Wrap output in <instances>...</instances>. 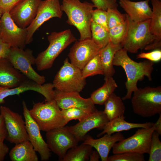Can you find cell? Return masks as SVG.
I'll list each match as a JSON object with an SVG mask.
<instances>
[{
	"label": "cell",
	"instance_id": "cell-18",
	"mask_svg": "<svg viewBox=\"0 0 161 161\" xmlns=\"http://www.w3.org/2000/svg\"><path fill=\"white\" fill-rule=\"evenodd\" d=\"M41 1L22 0L9 13L18 26L21 28H27L35 18Z\"/></svg>",
	"mask_w": 161,
	"mask_h": 161
},
{
	"label": "cell",
	"instance_id": "cell-37",
	"mask_svg": "<svg viewBox=\"0 0 161 161\" xmlns=\"http://www.w3.org/2000/svg\"><path fill=\"white\" fill-rule=\"evenodd\" d=\"M92 21L103 26L109 31L106 11L99 9L93 10L92 13Z\"/></svg>",
	"mask_w": 161,
	"mask_h": 161
},
{
	"label": "cell",
	"instance_id": "cell-35",
	"mask_svg": "<svg viewBox=\"0 0 161 161\" xmlns=\"http://www.w3.org/2000/svg\"><path fill=\"white\" fill-rule=\"evenodd\" d=\"M144 154L134 152H125L108 157L107 161H144Z\"/></svg>",
	"mask_w": 161,
	"mask_h": 161
},
{
	"label": "cell",
	"instance_id": "cell-32",
	"mask_svg": "<svg viewBox=\"0 0 161 161\" xmlns=\"http://www.w3.org/2000/svg\"><path fill=\"white\" fill-rule=\"evenodd\" d=\"M81 70L82 77L84 79L97 75H103L99 54L89 61Z\"/></svg>",
	"mask_w": 161,
	"mask_h": 161
},
{
	"label": "cell",
	"instance_id": "cell-15",
	"mask_svg": "<svg viewBox=\"0 0 161 161\" xmlns=\"http://www.w3.org/2000/svg\"><path fill=\"white\" fill-rule=\"evenodd\" d=\"M101 49L92 38L77 40L70 48L68 56L70 63L82 70L89 61L99 54Z\"/></svg>",
	"mask_w": 161,
	"mask_h": 161
},
{
	"label": "cell",
	"instance_id": "cell-5",
	"mask_svg": "<svg viewBox=\"0 0 161 161\" xmlns=\"http://www.w3.org/2000/svg\"><path fill=\"white\" fill-rule=\"evenodd\" d=\"M29 112L40 130L47 132L67 124L61 109L54 99L34 103Z\"/></svg>",
	"mask_w": 161,
	"mask_h": 161
},
{
	"label": "cell",
	"instance_id": "cell-2",
	"mask_svg": "<svg viewBox=\"0 0 161 161\" xmlns=\"http://www.w3.org/2000/svg\"><path fill=\"white\" fill-rule=\"evenodd\" d=\"M62 10L67 16L66 23L75 27L80 34L79 40L91 38V25L94 5L87 1L63 0Z\"/></svg>",
	"mask_w": 161,
	"mask_h": 161
},
{
	"label": "cell",
	"instance_id": "cell-33",
	"mask_svg": "<svg viewBox=\"0 0 161 161\" xmlns=\"http://www.w3.org/2000/svg\"><path fill=\"white\" fill-rule=\"evenodd\" d=\"M96 111L77 108L61 109L62 114L67 124L70 120H75L80 121L88 115Z\"/></svg>",
	"mask_w": 161,
	"mask_h": 161
},
{
	"label": "cell",
	"instance_id": "cell-20",
	"mask_svg": "<svg viewBox=\"0 0 161 161\" xmlns=\"http://www.w3.org/2000/svg\"><path fill=\"white\" fill-rule=\"evenodd\" d=\"M124 138L123 135L120 132L115 133L112 135L105 134L103 136L97 139L86 134L83 143L95 148L99 153L101 161H107L109 151L114 144Z\"/></svg>",
	"mask_w": 161,
	"mask_h": 161
},
{
	"label": "cell",
	"instance_id": "cell-48",
	"mask_svg": "<svg viewBox=\"0 0 161 161\" xmlns=\"http://www.w3.org/2000/svg\"></svg>",
	"mask_w": 161,
	"mask_h": 161
},
{
	"label": "cell",
	"instance_id": "cell-16",
	"mask_svg": "<svg viewBox=\"0 0 161 161\" xmlns=\"http://www.w3.org/2000/svg\"><path fill=\"white\" fill-rule=\"evenodd\" d=\"M52 83L40 85L35 81L27 78L19 86L12 88L0 86V104L5 102L4 99L10 96L18 95L28 90L37 92L45 98V101L54 100V90Z\"/></svg>",
	"mask_w": 161,
	"mask_h": 161
},
{
	"label": "cell",
	"instance_id": "cell-38",
	"mask_svg": "<svg viewBox=\"0 0 161 161\" xmlns=\"http://www.w3.org/2000/svg\"><path fill=\"white\" fill-rule=\"evenodd\" d=\"M94 7L106 11L109 8L117 9L116 0H91Z\"/></svg>",
	"mask_w": 161,
	"mask_h": 161
},
{
	"label": "cell",
	"instance_id": "cell-9",
	"mask_svg": "<svg viewBox=\"0 0 161 161\" xmlns=\"http://www.w3.org/2000/svg\"><path fill=\"white\" fill-rule=\"evenodd\" d=\"M7 58L16 69L27 78L40 85L45 82V77L38 74L32 67L35 64V58L32 50L11 47Z\"/></svg>",
	"mask_w": 161,
	"mask_h": 161
},
{
	"label": "cell",
	"instance_id": "cell-22",
	"mask_svg": "<svg viewBox=\"0 0 161 161\" xmlns=\"http://www.w3.org/2000/svg\"><path fill=\"white\" fill-rule=\"evenodd\" d=\"M27 78L14 67L7 58H0V86L15 88Z\"/></svg>",
	"mask_w": 161,
	"mask_h": 161
},
{
	"label": "cell",
	"instance_id": "cell-27",
	"mask_svg": "<svg viewBox=\"0 0 161 161\" xmlns=\"http://www.w3.org/2000/svg\"><path fill=\"white\" fill-rule=\"evenodd\" d=\"M121 98L113 93L104 103L103 112L109 121L124 116L125 106Z\"/></svg>",
	"mask_w": 161,
	"mask_h": 161
},
{
	"label": "cell",
	"instance_id": "cell-19",
	"mask_svg": "<svg viewBox=\"0 0 161 161\" xmlns=\"http://www.w3.org/2000/svg\"><path fill=\"white\" fill-rule=\"evenodd\" d=\"M54 99L61 109L77 108L97 110L90 98H83L77 92H64L55 89Z\"/></svg>",
	"mask_w": 161,
	"mask_h": 161
},
{
	"label": "cell",
	"instance_id": "cell-12",
	"mask_svg": "<svg viewBox=\"0 0 161 161\" xmlns=\"http://www.w3.org/2000/svg\"><path fill=\"white\" fill-rule=\"evenodd\" d=\"M26 28L19 27L8 13H3L0 23V36L11 47L24 49L27 45Z\"/></svg>",
	"mask_w": 161,
	"mask_h": 161
},
{
	"label": "cell",
	"instance_id": "cell-44",
	"mask_svg": "<svg viewBox=\"0 0 161 161\" xmlns=\"http://www.w3.org/2000/svg\"><path fill=\"white\" fill-rule=\"evenodd\" d=\"M100 158V155L96 150H92L89 156L90 161H98Z\"/></svg>",
	"mask_w": 161,
	"mask_h": 161
},
{
	"label": "cell",
	"instance_id": "cell-30",
	"mask_svg": "<svg viewBox=\"0 0 161 161\" xmlns=\"http://www.w3.org/2000/svg\"><path fill=\"white\" fill-rule=\"evenodd\" d=\"M91 30L92 39L101 48L105 46L110 41L109 31L103 26L92 21Z\"/></svg>",
	"mask_w": 161,
	"mask_h": 161
},
{
	"label": "cell",
	"instance_id": "cell-25",
	"mask_svg": "<svg viewBox=\"0 0 161 161\" xmlns=\"http://www.w3.org/2000/svg\"><path fill=\"white\" fill-rule=\"evenodd\" d=\"M125 116L118 117L109 121L103 128V131L97 137H99L105 134H112L116 132L127 131L135 128H148L152 126L154 123L148 122L145 123H133L125 120Z\"/></svg>",
	"mask_w": 161,
	"mask_h": 161
},
{
	"label": "cell",
	"instance_id": "cell-41",
	"mask_svg": "<svg viewBox=\"0 0 161 161\" xmlns=\"http://www.w3.org/2000/svg\"><path fill=\"white\" fill-rule=\"evenodd\" d=\"M11 47L2 40L0 36V58H7Z\"/></svg>",
	"mask_w": 161,
	"mask_h": 161
},
{
	"label": "cell",
	"instance_id": "cell-34",
	"mask_svg": "<svg viewBox=\"0 0 161 161\" xmlns=\"http://www.w3.org/2000/svg\"><path fill=\"white\" fill-rule=\"evenodd\" d=\"M160 135L155 131L152 134L148 161H161V142L159 138Z\"/></svg>",
	"mask_w": 161,
	"mask_h": 161
},
{
	"label": "cell",
	"instance_id": "cell-24",
	"mask_svg": "<svg viewBox=\"0 0 161 161\" xmlns=\"http://www.w3.org/2000/svg\"><path fill=\"white\" fill-rule=\"evenodd\" d=\"M152 6V13L150 24V29L156 39L149 44L150 49L160 48L161 46V1L159 0H150Z\"/></svg>",
	"mask_w": 161,
	"mask_h": 161
},
{
	"label": "cell",
	"instance_id": "cell-17",
	"mask_svg": "<svg viewBox=\"0 0 161 161\" xmlns=\"http://www.w3.org/2000/svg\"><path fill=\"white\" fill-rule=\"evenodd\" d=\"M109 121L103 111H97L90 114L76 124L68 126L70 131L79 142L84 140L88 132L96 128L103 129Z\"/></svg>",
	"mask_w": 161,
	"mask_h": 161
},
{
	"label": "cell",
	"instance_id": "cell-43",
	"mask_svg": "<svg viewBox=\"0 0 161 161\" xmlns=\"http://www.w3.org/2000/svg\"><path fill=\"white\" fill-rule=\"evenodd\" d=\"M3 142L0 140V161L4 160L9 151V148Z\"/></svg>",
	"mask_w": 161,
	"mask_h": 161
},
{
	"label": "cell",
	"instance_id": "cell-7",
	"mask_svg": "<svg viewBox=\"0 0 161 161\" xmlns=\"http://www.w3.org/2000/svg\"><path fill=\"white\" fill-rule=\"evenodd\" d=\"M54 88L64 92H79L84 88L86 79L82 76V70L69 61L68 58L54 77L52 83Z\"/></svg>",
	"mask_w": 161,
	"mask_h": 161
},
{
	"label": "cell",
	"instance_id": "cell-8",
	"mask_svg": "<svg viewBox=\"0 0 161 161\" xmlns=\"http://www.w3.org/2000/svg\"><path fill=\"white\" fill-rule=\"evenodd\" d=\"M154 130V125L149 128H140L133 135L115 143L112 148L113 153L130 152L149 154L152 134Z\"/></svg>",
	"mask_w": 161,
	"mask_h": 161
},
{
	"label": "cell",
	"instance_id": "cell-3",
	"mask_svg": "<svg viewBox=\"0 0 161 161\" xmlns=\"http://www.w3.org/2000/svg\"><path fill=\"white\" fill-rule=\"evenodd\" d=\"M47 40L49 43V46L35 58V64L39 71L50 69L60 54L77 40L70 29L59 32H53L47 36Z\"/></svg>",
	"mask_w": 161,
	"mask_h": 161
},
{
	"label": "cell",
	"instance_id": "cell-21",
	"mask_svg": "<svg viewBox=\"0 0 161 161\" xmlns=\"http://www.w3.org/2000/svg\"><path fill=\"white\" fill-rule=\"evenodd\" d=\"M149 1L135 2L130 0H119V4L132 20L140 22L151 18L152 11L149 5Z\"/></svg>",
	"mask_w": 161,
	"mask_h": 161
},
{
	"label": "cell",
	"instance_id": "cell-40",
	"mask_svg": "<svg viewBox=\"0 0 161 161\" xmlns=\"http://www.w3.org/2000/svg\"><path fill=\"white\" fill-rule=\"evenodd\" d=\"M22 0H0V9L2 14L9 13Z\"/></svg>",
	"mask_w": 161,
	"mask_h": 161
},
{
	"label": "cell",
	"instance_id": "cell-6",
	"mask_svg": "<svg viewBox=\"0 0 161 161\" xmlns=\"http://www.w3.org/2000/svg\"><path fill=\"white\" fill-rule=\"evenodd\" d=\"M128 30L121 45L128 52L136 53L139 49H144L147 45L152 43L156 38L150 30L151 19L135 22L132 20L128 16Z\"/></svg>",
	"mask_w": 161,
	"mask_h": 161
},
{
	"label": "cell",
	"instance_id": "cell-46",
	"mask_svg": "<svg viewBox=\"0 0 161 161\" xmlns=\"http://www.w3.org/2000/svg\"><path fill=\"white\" fill-rule=\"evenodd\" d=\"M2 15V13L0 9V23L1 18V17Z\"/></svg>",
	"mask_w": 161,
	"mask_h": 161
},
{
	"label": "cell",
	"instance_id": "cell-23",
	"mask_svg": "<svg viewBox=\"0 0 161 161\" xmlns=\"http://www.w3.org/2000/svg\"><path fill=\"white\" fill-rule=\"evenodd\" d=\"M122 48L121 44H114L110 41L105 46L100 49L98 54L103 70L104 80L113 77L115 74V70L112 64L113 59L116 52Z\"/></svg>",
	"mask_w": 161,
	"mask_h": 161
},
{
	"label": "cell",
	"instance_id": "cell-31",
	"mask_svg": "<svg viewBox=\"0 0 161 161\" xmlns=\"http://www.w3.org/2000/svg\"><path fill=\"white\" fill-rule=\"evenodd\" d=\"M128 24L129 21L127 15V18L125 21L121 24L109 29L110 40L113 44H121L126 35Z\"/></svg>",
	"mask_w": 161,
	"mask_h": 161
},
{
	"label": "cell",
	"instance_id": "cell-39",
	"mask_svg": "<svg viewBox=\"0 0 161 161\" xmlns=\"http://www.w3.org/2000/svg\"><path fill=\"white\" fill-rule=\"evenodd\" d=\"M137 58H145L153 62H157L161 59V50L160 49H154L148 52H141L137 55Z\"/></svg>",
	"mask_w": 161,
	"mask_h": 161
},
{
	"label": "cell",
	"instance_id": "cell-13",
	"mask_svg": "<svg viewBox=\"0 0 161 161\" xmlns=\"http://www.w3.org/2000/svg\"><path fill=\"white\" fill-rule=\"evenodd\" d=\"M63 14L59 0L41 1L35 18L26 28L27 45L32 41L34 33L44 22L53 18H61Z\"/></svg>",
	"mask_w": 161,
	"mask_h": 161
},
{
	"label": "cell",
	"instance_id": "cell-28",
	"mask_svg": "<svg viewBox=\"0 0 161 161\" xmlns=\"http://www.w3.org/2000/svg\"><path fill=\"white\" fill-rule=\"evenodd\" d=\"M105 80L104 84L90 95L89 98L94 104L104 105L117 87V85L113 77L109 78Z\"/></svg>",
	"mask_w": 161,
	"mask_h": 161
},
{
	"label": "cell",
	"instance_id": "cell-47",
	"mask_svg": "<svg viewBox=\"0 0 161 161\" xmlns=\"http://www.w3.org/2000/svg\"><path fill=\"white\" fill-rule=\"evenodd\" d=\"M159 0V1H161V0Z\"/></svg>",
	"mask_w": 161,
	"mask_h": 161
},
{
	"label": "cell",
	"instance_id": "cell-4",
	"mask_svg": "<svg viewBox=\"0 0 161 161\" xmlns=\"http://www.w3.org/2000/svg\"><path fill=\"white\" fill-rule=\"evenodd\" d=\"M131 99L134 113L149 117L161 113V86L138 88Z\"/></svg>",
	"mask_w": 161,
	"mask_h": 161
},
{
	"label": "cell",
	"instance_id": "cell-45",
	"mask_svg": "<svg viewBox=\"0 0 161 161\" xmlns=\"http://www.w3.org/2000/svg\"><path fill=\"white\" fill-rule=\"evenodd\" d=\"M159 117L156 122L154 123L155 127L154 131L157 132L160 135H161V113L159 114Z\"/></svg>",
	"mask_w": 161,
	"mask_h": 161
},
{
	"label": "cell",
	"instance_id": "cell-10",
	"mask_svg": "<svg viewBox=\"0 0 161 161\" xmlns=\"http://www.w3.org/2000/svg\"><path fill=\"white\" fill-rule=\"evenodd\" d=\"M46 137L49 148L58 156L59 161L69 149L78 145L79 142L69 130L68 126L47 131Z\"/></svg>",
	"mask_w": 161,
	"mask_h": 161
},
{
	"label": "cell",
	"instance_id": "cell-11",
	"mask_svg": "<svg viewBox=\"0 0 161 161\" xmlns=\"http://www.w3.org/2000/svg\"><path fill=\"white\" fill-rule=\"evenodd\" d=\"M0 112L3 117L7 132V140L16 144L29 140L25 122L22 115L4 106H0Z\"/></svg>",
	"mask_w": 161,
	"mask_h": 161
},
{
	"label": "cell",
	"instance_id": "cell-14",
	"mask_svg": "<svg viewBox=\"0 0 161 161\" xmlns=\"http://www.w3.org/2000/svg\"><path fill=\"white\" fill-rule=\"evenodd\" d=\"M22 103L23 114L29 141L35 150L40 154L41 160H47L51 157V151L42 137L38 125L30 115L26 102L23 101Z\"/></svg>",
	"mask_w": 161,
	"mask_h": 161
},
{
	"label": "cell",
	"instance_id": "cell-42",
	"mask_svg": "<svg viewBox=\"0 0 161 161\" xmlns=\"http://www.w3.org/2000/svg\"><path fill=\"white\" fill-rule=\"evenodd\" d=\"M7 132L2 115L0 114V140L4 141L6 139Z\"/></svg>",
	"mask_w": 161,
	"mask_h": 161
},
{
	"label": "cell",
	"instance_id": "cell-1",
	"mask_svg": "<svg viewBox=\"0 0 161 161\" xmlns=\"http://www.w3.org/2000/svg\"><path fill=\"white\" fill-rule=\"evenodd\" d=\"M127 52L125 48H121L115 54L112 62L113 66L122 67L126 75L127 80L125 84L127 93L121 98L123 100L131 99L132 93L138 88V82L142 80L145 76L149 81L152 80L154 69L153 62L148 60L136 62L129 57Z\"/></svg>",
	"mask_w": 161,
	"mask_h": 161
},
{
	"label": "cell",
	"instance_id": "cell-26",
	"mask_svg": "<svg viewBox=\"0 0 161 161\" xmlns=\"http://www.w3.org/2000/svg\"><path fill=\"white\" fill-rule=\"evenodd\" d=\"M36 151L29 140L16 144L9 153L12 161H38Z\"/></svg>",
	"mask_w": 161,
	"mask_h": 161
},
{
	"label": "cell",
	"instance_id": "cell-36",
	"mask_svg": "<svg viewBox=\"0 0 161 161\" xmlns=\"http://www.w3.org/2000/svg\"><path fill=\"white\" fill-rule=\"evenodd\" d=\"M107 12L109 30L121 24L127 18V14L121 13L117 9L109 8Z\"/></svg>",
	"mask_w": 161,
	"mask_h": 161
},
{
	"label": "cell",
	"instance_id": "cell-29",
	"mask_svg": "<svg viewBox=\"0 0 161 161\" xmlns=\"http://www.w3.org/2000/svg\"><path fill=\"white\" fill-rule=\"evenodd\" d=\"M90 145L82 143L69 149L61 161H86L92 151Z\"/></svg>",
	"mask_w": 161,
	"mask_h": 161
}]
</instances>
